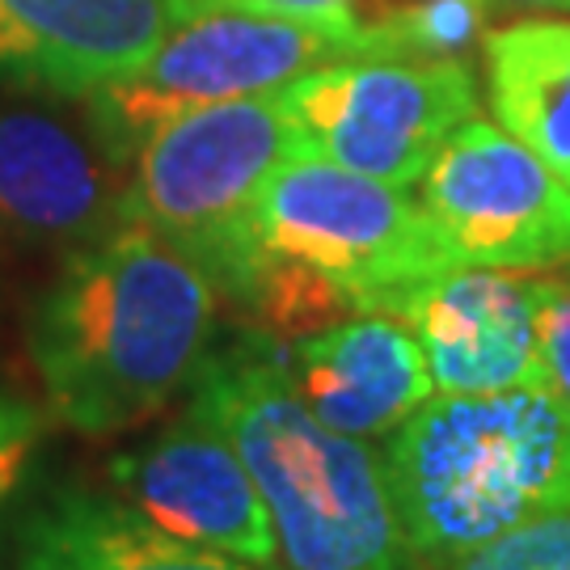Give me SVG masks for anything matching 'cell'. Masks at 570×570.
Masks as SVG:
<instances>
[{"mask_svg":"<svg viewBox=\"0 0 570 570\" xmlns=\"http://www.w3.org/2000/svg\"><path fill=\"white\" fill-rule=\"evenodd\" d=\"M216 284L127 220L77 245L30 317V360L56 419L115 435L153 419L207 364Z\"/></svg>","mask_w":570,"mask_h":570,"instance_id":"6da1fadb","label":"cell"},{"mask_svg":"<svg viewBox=\"0 0 570 570\" xmlns=\"http://www.w3.org/2000/svg\"><path fill=\"white\" fill-rule=\"evenodd\" d=\"M207 410L263 494L284 570H410L385 461L313 419L279 360L237 346L195 376Z\"/></svg>","mask_w":570,"mask_h":570,"instance_id":"7a4b0ae2","label":"cell"},{"mask_svg":"<svg viewBox=\"0 0 570 570\" xmlns=\"http://www.w3.org/2000/svg\"><path fill=\"white\" fill-rule=\"evenodd\" d=\"M385 478L410 553L452 562L570 508V410L550 389L435 393L389 435Z\"/></svg>","mask_w":570,"mask_h":570,"instance_id":"3957f363","label":"cell"},{"mask_svg":"<svg viewBox=\"0 0 570 570\" xmlns=\"http://www.w3.org/2000/svg\"><path fill=\"white\" fill-rule=\"evenodd\" d=\"M284 94L204 106L161 122L140 144L127 186V220L169 242L233 301L263 271L258 199L271 174L301 157Z\"/></svg>","mask_w":570,"mask_h":570,"instance_id":"277c9868","label":"cell"},{"mask_svg":"<svg viewBox=\"0 0 570 570\" xmlns=\"http://www.w3.org/2000/svg\"><path fill=\"white\" fill-rule=\"evenodd\" d=\"M346 60H389L381 35L212 4L190 13L136 72L94 89L85 110L106 148L131 165L161 122L204 106L284 94L292 81Z\"/></svg>","mask_w":570,"mask_h":570,"instance_id":"5b68a950","label":"cell"},{"mask_svg":"<svg viewBox=\"0 0 570 570\" xmlns=\"http://www.w3.org/2000/svg\"><path fill=\"white\" fill-rule=\"evenodd\" d=\"M258 245L343 292L355 313H376L397 287L449 266L423 207L402 186L301 153L258 199Z\"/></svg>","mask_w":570,"mask_h":570,"instance_id":"8992f818","label":"cell"},{"mask_svg":"<svg viewBox=\"0 0 570 570\" xmlns=\"http://www.w3.org/2000/svg\"><path fill=\"white\" fill-rule=\"evenodd\" d=\"M284 106L305 153L406 190L478 115V81L465 60H346L292 81Z\"/></svg>","mask_w":570,"mask_h":570,"instance_id":"52a82bcc","label":"cell"},{"mask_svg":"<svg viewBox=\"0 0 570 570\" xmlns=\"http://www.w3.org/2000/svg\"><path fill=\"white\" fill-rule=\"evenodd\" d=\"M419 207L456 266L550 271L570 263V186L499 122L452 131L423 174Z\"/></svg>","mask_w":570,"mask_h":570,"instance_id":"ba28073f","label":"cell"},{"mask_svg":"<svg viewBox=\"0 0 570 570\" xmlns=\"http://www.w3.org/2000/svg\"><path fill=\"white\" fill-rule=\"evenodd\" d=\"M376 313L410 326L428 355L435 393L546 389L537 271L449 263L389 292Z\"/></svg>","mask_w":570,"mask_h":570,"instance_id":"9c48e42d","label":"cell"},{"mask_svg":"<svg viewBox=\"0 0 570 570\" xmlns=\"http://www.w3.org/2000/svg\"><path fill=\"white\" fill-rule=\"evenodd\" d=\"M119 503L178 541L279 567L271 515L225 428L190 402L148 449L115 461Z\"/></svg>","mask_w":570,"mask_h":570,"instance_id":"30bf717a","label":"cell"},{"mask_svg":"<svg viewBox=\"0 0 570 570\" xmlns=\"http://www.w3.org/2000/svg\"><path fill=\"white\" fill-rule=\"evenodd\" d=\"M131 165L89 127L0 106V225L30 242L89 245L127 225Z\"/></svg>","mask_w":570,"mask_h":570,"instance_id":"8fae6325","label":"cell"},{"mask_svg":"<svg viewBox=\"0 0 570 570\" xmlns=\"http://www.w3.org/2000/svg\"><path fill=\"white\" fill-rule=\"evenodd\" d=\"M195 0H0V81L89 98L136 72Z\"/></svg>","mask_w":570,"mask_h":570,"instance_id":"7c38bea8","label":"cell"},{"mask_svg":"<svg viewBox=\"0 0 570 570\" xmlns=\"http://www.w3.org/2000/svg\"><path fill=\"white\" fill-rule=\"evenodd\" d=\"M284 372L313 419L364 444L389 440L435 397L423 346L389 313H346L301 334Z\"/></svg>","mask_w":570,"mask_h":570,"instance_id":"4fadbf2b","label":"cell"},{"mask_svg":"<svg viewBox=\"0 0 570 570\" xmlns=\"http://www.w3.org/2000/svg\"><path fill=\"white\" fill-rule=\"evenodd\" d=\"M21 570H275L153 529L122 503L68 490L26 524Z\"/></svg>","mask_w":570,"mask_h":570,"instance_id":"5bb4252c","label":"cell"},{"mask_svg":"<svg viewBox=\"0 0 570 570\" xmlns=\"http://www.w3.org/2000/svg\"><path fill=\"white\" fill-rule=\"evenodd\" d=\"M490 110L570 186V21L520 18L487 35Z\"/></svg>","mask_w":570,"mask_h":570,"instance_id":"9a60e30c","label":"cell"},{"mask_svg":"<svg viewBox=\"0 0 570 570\" xmlns=\"http://www.w3.org/2000/svg\"><path fill=\"white\" fill-rule=\"evenodd\" d=\"M490 0H406L367 26L385 42L389 60H469L487 47Z\"/></svg>","mask_w":570,"mask_h":570,"instance_id":"2e32d148","label":"cell"},{"mask_svg":"<svg viewBox=\"0 0 570 570\" xmlns=\"http://www.w3.org/2000/svg\"><path fill=\"white\" fill-rule=\"evenodd\" d=\"M452 570H570V508L537 515L529 524L452 558Z\"/></svg>","mask_w":570,"mask_h":570,"instance_id":"e0dca14e","label":"cell"},{"mask_svg":"<svg viewBox=\"0 0 570 570\" xmlns=\"http://www.w3.org/2000/svg\"><path fill=\"white\" fill-rule=\"evenodd\" d=\"M537 343L546 389L570 410V263L537 271Z\"/></svg>","mask_w":570,"mask_h":570,"instance_id":"ac0fdd59","label":"cell"},{"mask_svg":"<svg viewBox=\"0 0 570 570\" xmlns=\"http://www.w3.org/2000/svg\"><path fill=\"white\" fill-rule=\"evenodd\" d=\"M39 410H30L18 397H0V503L18 487L21 469L39 444Z\"/></svg>","mask_w":570,"mask_h":570,"instance_id":"d6986e66","label":"cell"},{"mask_svg":"<svg viewBox=\"0 0 570 570\" xmlns=\"http://www.w3.org/2000/svg\"><path fill=\"white\" fill-rule=\"evenodd\" d=\"M254 9V13H279V18H305L322 26H360L355 4L360 0H195V9Z\"/></svg>","mask_w":570,"mask_h":570,"instance_id":"ffe728a7","label":"cell"},{"mask_svg":"<svg viewBox=\"0 0 570 570\" xmlns=\"http://www.w3.org/2000/svg\"><path fill=\"white\" fill-rule=\"evenodd\" d=\"M490 9H570V0H490Z\"/></svg>","mask_w":570,"mask_h":570,"instance_id":"44dd1931","label":"cell"}]
</instances>
